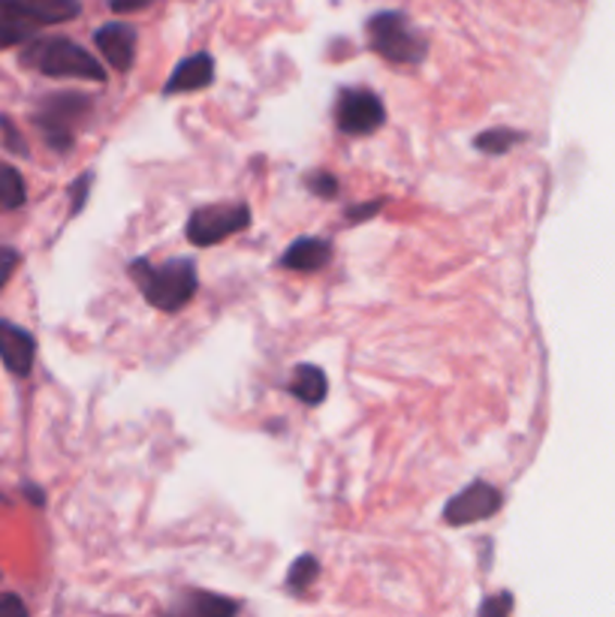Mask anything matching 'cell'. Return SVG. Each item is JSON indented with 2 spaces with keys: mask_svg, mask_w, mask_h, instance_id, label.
I'll list each match as a JSON object with an SVG mask.
<instances>
[{
  "mask_svg": "<svg viewBox=\"0 0 615 617\" xmlns=\"http://www.w3.org/2000/svg\"><path fill=\"white\" fill-rule=\"evenodd\" d=\"M127 272L136 280L139 292L146 295V302L163 314H178L181 307H188L200 287V272L190 256H173L163 265L134 260Z\"/></svg>",
  "mask_w": 615,
  "mask_h": 617,
  "instance_id": "1",
  "label": "cell"
},
{
  "mask_svg": "<svg viewBox=\"0 0 615 617\" xmlns=\"http://www.w3.org/2000/svg\"><path fill=\"white\" fill-rule=\"evenodd\" d=\"M22 64L34 66L42 76L52 79H85L106 81V70L88 49L79 42L64 40V37H49V40H30L22 52Z\"/></svg>",
  "mask_w": 615,
  "mask_h": 617,
  "instance_id": "2",
  "label": "cell"
},
{
  "mask_svg": "<svg viewBox=\"0 0 615 617\" xmlns=\"http://www.w3.org/2000/svg\"><path fill=\"white\" fill-rule=\"evenodd\" d=\"M365 37L372 52L380 54L389 64H419L428 54L426 37L402 13L372 15L365 25Z\"/></svg>",
  "mask_w": 615,
  "mask_h": 617,
  "instance_id": "3",
  "label": "cell"
},
{
  "mask_svg": "<svg viewBox=\"0 0 615 617\" xmlns=\"http://www.w3.org/2000/svg\"><path fill=\"white\" fill-rule=\"evenodd\" d=\"M88 112H91V97L76 91H58L42 100L34 115V124L40 127L42 139L52 151L67 154L76 142V127L88 118Z\"/></svg>",
  "mask_w": 615,
  "mask_h": 617,
  "instance_id": "4",
  "label": "cell"
},
{
  "mask_svg": "<svg viewBox=\"0 0 615 617\" xmlns=\"http://www.w3.org/2000/svg\"><path fill=\"white\" fill-rule=\"evenodd\" d=\"M251 226V205L248 202H224V205H205L190 214L185 236L197 248H212L227 241L236 232Z\"/></svg>",
  "mask_w": 615,
  "mask_h": 617,
  "instance_id": "5",
  "label": "cell"
},
{
  "mask_svg": "<svg viewBox=\"0 0 615 617\" xmlns=\"http://www.w3.org/2000/svg\"><path fill=\"white\" fill-rule=\"evenodd\" d=\"M335 124L348 136H372L387 124V105L368 88H344L335 100Z\"/></svg>",
  "mask_w": 615,
  "mask_h": 617,
  "instance_id": "6",
  "label": "cell"
},
{
  "mask_svg": "<svg viewBox=\"0 0 615 617\" xmlns=\"http://www.w3.org/2000/svg\"><path fill=\"white\" fill-rule=\"evenodd\" d=\"M501 506H504V498H501V491L495 486H489V482H470L468 488H462L455 498L447 500V506H443V521L450 527H468V525H477V521H486V518H492V515L501 513Z\"/></svg>",
  "mask_w": 615,
  "mask_h": 617,
  "instance_id": "7",
  "label": "cell"
},
{
  "mask_svg": "<svg viewBox=\"0 0 615 617\" xmlns=\"http://www.w3.org/2000/svg\"><path fill=\"white\" fill-rule=\"evenodd\" d=\"M241 603L224 593L188 588L178 591L163 608V617H239Z\"/></svg>",
  "mask_w": 615,
  "mask_h": 617,
  "instance_id": "8",
  "label": "cell"
},
{
  "mask_svg": "<svg viewBox=\"0 0 615 617\" xmlns=\"http://www.w3.org/2000/svg\"><path fill=\"white\" fill-rule=\"evenodd\" d=\"M34 358H37L34 335L10 323V319H0V362H3V368L15 377H27L34 370Z\"/></svg>",
  "mask_w": 615,
  "mask_h": 617,
  "instance_id": "9",
  "label": "cell"
},
{
  "mask_svg": "<svg viewBox=\"0 0 615 617\" xmlns=\"http://www.w3.org/2000/svg\"><path fill=\"white\" fill-rule=\"evenodd\" d=\"M95 42L100 54L106 58L109 66H115L118 73H127L134 66L136 58V30L121 22H109V25L97 27Z\"/></svg>",
  "mask_w": 615,
  "mask_h": 617,
  "instance_id": "10",
  "label": "cell"
},
{
  "mask_svg": "<svg viewBox=\"0 0 615 617\" xmlns=\"http://www.w3.org/2000/svg\"><path fill=\"white\" fill-rule=\"evenodd\" d=\"M214 81V58L209 52H197L185 58L181 64L175 66L173 76L163 85V93L173 97V93H193L209 88Z\"/></svg>",
  "mask_w": 615,
  "mask_h": 617,
  "instance_id": "11",
  "label": "cell"
},
{
  "mask_svg": "<svg viewBox=\"0 0 615 617\" xmlns=\"http://www.w3.org/2000/svg\"><path fill=\"white\" fill-rule=\"evenodd\" d=\"M329 260H332V241L329 238L302 236L284 250L278 265L287 272H321Z\"/></svg>",
  "mask_w": 615,
  "mask_h": 617,
  "instance_id": "12",
  "label": "cell"
},
{
  "mask_svg": "<svg viewBox=\"0 0 615 617\" xmlns=\"http://www.w3.org/2000/svg\"><path fill=\"white\" fill-rule=\"evenodd\" d=\"M30 25H64L81 13L79 0H10Z\"/></svg>",
  "mask_w": 615,
  "mask_h": 617,
  "instance_id": "13",
  "label": "cell"
},
{
  "mask_svg": "<svg viewBox=\"0 0 615 617\" xmlns=\"http://www.w3.org/2000/svg\"><path fill=\"white\" fill-rule=\"evenodd\" d=\"M290 394L299 398L305 407H321L329 394V382L317 365H299L290 377Z\"/></svg>",
  "mask_w": 615,
  "mask_h": 617,
  "instance_id": "14",
  "label": "cell"
},
{
  "mask_svg": "<svg viewBox=\"0 0 615 617\" xmlns=\"http://www.w3.org/2000/svg\"><path fill=\"white\" fill-rule=\"evenodd\" d=\"M34 34H37V25H30L10 0H0V49L22 46V42L34 40Z\"/></svg>",
  "mask_w": 615,
  "mask_h": 617,
  "instance_id": "15",
  "label": "cell"
},
{
  "mask_svg": "<svg viewBox=\"0 0 615 617\" xmlns=\"http://www.w3.org/2000/svg\"><path fill=\"white\" fill-rule=\"evenodd\" d=\"M27 190L22 172L10 166V163H0V209L15 211L25 205Z\"/></svg>",
  "mask_w": 615,
  "mask_h": 617,
  "instance_id": "16",
  "label": "cell"
},
{
  "mask_svg": "<svg viewBox=\"0 0 615 617\" xmlns=\"http://www.w3.org/2000/svg\"><path fill=\"white\" fill-rule=\"evenodd\" d=\"M317 576H321V561L314 554H302V557H296L287 572V591L293 596H302L308 593V588H314Z\"/></svg>",
  "mask_w": 615,
  "mask_h": 617,
  "instance_id": "17",
  "label": "cell"
},
{
  "mask_svg": "<svg viewBox=\"0 0 615 617\" xmlns=\"http://www.w3.org/2000/svg\"><path fill=\"white\" fill-rule=\"evenodd\" d=\"M519 142H522V133L510 130V127H495V130L480 133V136L474 139V148L482 151V154H492V158H498V154H507V151H513Z\"/></svg>",
  "mask_w": 615,
  "mask_h": 617,
  "instance_id": "18",
  "label": "cell"
},
{
  "mask_svg": "<svg viewBox=\"0 0 615 617\" xmlns=\"http://www.w3.org/2000/svg\"><path fill=\"white\" fill-rule=\"evenodd\" d=\"M305 185H308V190L314 193V197H321V199L338 197V187H341L332 172H326V169L311 172V175L305 178Z\"/></svg>",
  "mask_w": 615,
  "mask_h": 617,
  "instance_id": "19",
  "label": "cell"
},
{
  "mask_svg": "<svg viewBox=\"0 0 615 617\" xmlns=\"http://www.w3.org/2000/svg\"><path fill=\"white\" fill-rule=\"evenodd\" d=\"M510 615H513V593L510 591L486 596L480 603V612H477V617H510Z\"/></svg>",
  "mask_w": 615,
  "mask_h": 617,
  "instance_id": "20",
  "label": "cell"
},
{
  "mask_svg": "<svg viewBox=\"0 0 615 617\" xmlns=\"http://www.w3.org/2000/svg\"><path fill=\"white\" fill-rule=\"evenodd\" d=\"M91 185H95V175H91V172H85V175H79V178L70 185V197H73L70 214H79V211L85 209V202L91 197Z\"/></svg>",
  "mask_w": 615,
  "mask_h": 617,
  "instance_id": "21",
  "label": "cell"
},
{
  "mask_svg": "<svg viewBox=\"0 0 615 617\" xmlns=\"http://www.w3.org/2000/svg\"><path fill=\"white\" fill-rule=\"evenodd\" d=\"M0 133H3V144H7V148H10L13 154H18V158H27L25 139H22V133H18V127H15L10 115H0Z\"/></svg>",
  "mask_w": 615,
  "mask_h": 617,
  "instance_id": "22",
  "label": "cell"
},
{
  "mask_svg": "<svg viewBox=\"0 0 615 617\" xmlns=\"http://www.w3.org/2000/svg\"><path fill=\"white\" fill-rule=\"evenodd\" d=\"M387 202L384 199H375V202H365V205H350L348 211H344V221L348 224H365V221H372V217H377V211L384 209Z\"/></svg>",
  "mask_w": 615,
  "mask_h": 617,
  "instance_id": "23",
  "label": "cell"
},
{
  "mask_svg": "<svg viewBox=\"0 0 615 617\" xmlns=\"http://www.w3.org/2000/svg\"><path fill=\"white\" fill-rule=\"evenodd\" d=\"M22 263V256H18V250L15 248H0V289L7 287V280L13 277V272L18 268Z\"/></svg>",
  "mask_w": 615,
  "mask_h": 617,
  "instance_id": "24",
  "label": "cell"
},
{
  "mask_svg": "<svg viewBox=\"0 0 615 617\" xmlns=\"http://www.w3.org/2000/svg\"><path fill=\"white\" fill-rule=\"evenodd\" d=\"M0 617H27V605L18 593H0Z\"/></svg>",
  "mask_w": 615,
  "mask_h": 617,
  "instance_id": "25",
  "label": "cell"
},
{
  "mask_svg": "<svg viewBox=\"0 0 615 617\" xmlns=\"http://www.w3.org/2000/svg\"><path fill=\"white\" fill-rule=\"evenodd\" d=\"M154 0H109V10L112 13H139V10H146V7H151Z\"/></svg>",
  "mask_w": 615,
  "mask_h": 617,
  "instance_id": "26",
  "label": "cell"
},
{
  "mask_svg": "<svg viewBox=\"0 0 615 617\" xmlns=\"http://www.w3.org/2000/svg\"><path fill=\"white\" fill-rule=\"evenodd\" d=\"M22 494H25L34 506H46V491L42 488H37V486H25L22 488Z\"/></svg>",
  "mask_w": 615,
  "mask_h": 617,
  "instance_id": "27",
  "label": "cell"
}]
</instances>
